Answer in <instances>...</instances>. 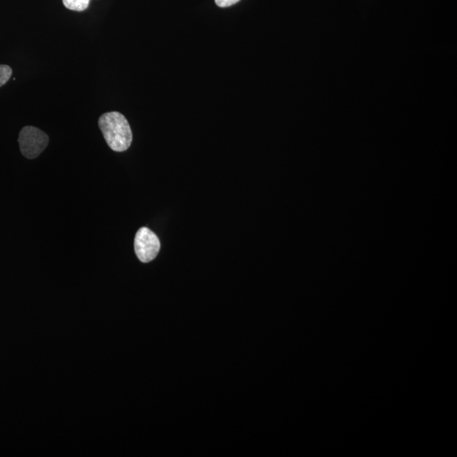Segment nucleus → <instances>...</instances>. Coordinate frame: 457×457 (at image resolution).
I'll use <instances>...</instances> for the list:
<instances>
[{
  "label": "nucleus",
  "mask_w": 457,
  "mask_h": 457,
  "mask_svg": "<svg viewBox=\"0 0 457 457\" xmlns=\"http://www.w3.org/2000/svg\"><path fill=\"white\" fill-rule=\"evenodd\" d=\"M19 145L21 154L26 158H38L46 149L50 138L45 132L34 126H26L19 135Z\"/></svg>",
  "instance_id": "nucleus-2"
},
{
  "label": "nucleus",
  "mask_w": 457,
  "mask_h": 457,
  "mask_svg": "<svg viewBox=\"0 0 457 457\" xmlns=\"http://www.w3.org/2000/svg\"><path fill=\"white\" fill-rule=\"evenodd\" d=\"M161 244L154 232L147 227H142L135 237L134 249L142 263H149L156 259L160 251Z\"/></svg>",
  "instance_id": "nucleus-3"
},
{
  "label": "nucleus",
  "mask_w": 457,
  "mask_h": 457,
  "mask_svg": "<svg viewBox=\"0 0 457 457\" xmlns=\"http://www.w3.org/2000/svg\"><path fill=\"white\" fill-rule=\"evenodd\" d=\"M12 69L6 64H0V88L10 80Z\"/></svg>",
  "instance_id": "nucleus-5"
},
{
  "label": "nucleus",
  "mask_w": 457,
  "mask_h": 457,
  "mask_svg": "<svg viewBox=\"0 0 457 457\" xmlns=\"http://www.w3.org/2000/svg\"><path fill=\"white\" fill-rule=\"evenodd\" d=\"M98 126L108 147L115 152H124L132 142L129 122L119 112H108L100 116Z\"/></svg>",
  "instance_id": "nucleus-1"
},
{
  "label": "nucleus",
  "mask_w": 457,
  "mask_h": 457,
  "mask_svg": "<svg viewBox=\"0 0 457 457\" xmlns=\"http://www.w3.org/2000/svg\"><path fill=\"white\" fill-rule=\"evenodd\" d=\"M63 4L69 10L84 11L89 8L90 0H63Z\"/></svg>",
  "instance_id": "nucleus-4"
},
{
  "label": "nucleus",
  "mask_w": 457,
  "mask_h": 457,
  "mask_svg": "<svg viewBox=\"0 0 457 457\" xmlns=\"http://www.w3.org/2000/svg\"><path fill=\"white\" fill-rule=\"evenodd\" d=\"M240 0H215L218 6L225 8L233 6V4L238 3Z\"/></svg>",
  "instance_id": "nucleus-6"
}]
</instances>
